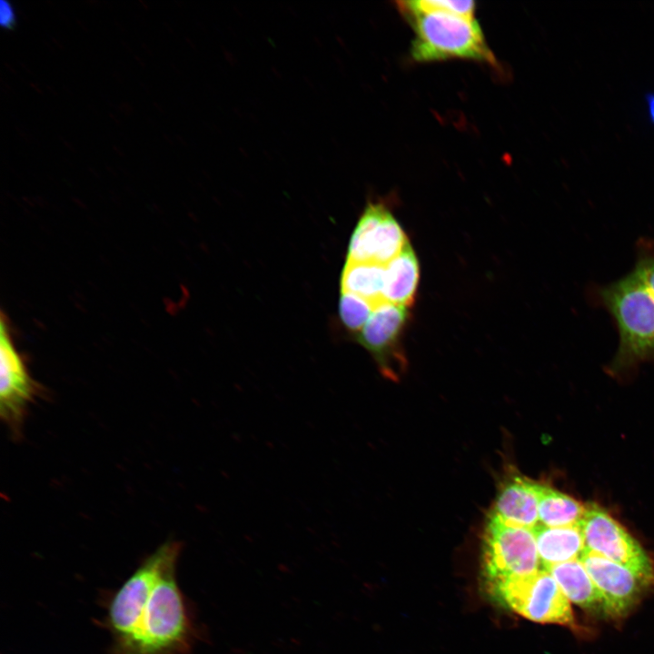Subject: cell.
<instances>
[{
    "label": "cell",
    "mask_w": 654,
    "mask_h": 654,
    "mask_svg": "<svg viewBox=\"0 0 654 654\" xmlns=\"http://www.w3.org/2000/svg\"><path fill=\"white\" fill-rule=\"evenodd\" d=\"M182 544L168 540L149 555L110 600L112 654H189L199 638L176 580Z\"/></svg>",
    "instance_id": "1"
},
{
    "label": "cell",
    "mask_w": 654,
    "mask_h": 654,
    "mask_svg": "<svg viewBox=\"0 0 654 654\" xmlns=\"http://www.w3.org/2000/svg\"><path fill=\"white\" fill-rule=\"evenodd\" d=\"M619 333L616 369L654 361V295L631 272L600 291Z\"/></svg>",
    "instance_id": "2"
},
{
    "label": "cell",
    "mask_w": 654,
    "mask_h": 654,
    "mask_svg": "<svg viewBox=\"0 0 654 654\" xmlns=\"http://www.w3.org/2000/svg\"><path fill=\"white\" fill-rule=\"evenodd\" d=\"M401 12L414 32L411 54L415 61L461 58L495 65V56L475 19L443 13Z\"/></svg>",
    "instance_id": "3"
},
{
    "label": "cell",
    "mask_w": 654,
    "mask_h": 654,
    "mask_svg": "<svg viewBox=\"0 0 654 654\" xmlns=\"http://www.w3.org/2000/svg\"><path fill=\"white\" fill-rule=\"evenodd\" d=\"M494 600L539 623L575 627L570 601L550 573L544 570L486 582Z\"/></svg>",
    "instance_id": "4"
},
{
    "label": "cell",
    "mask_w": 654,
    "mask_h": 654,
    "mask_svg": "<svg viewBox=\"0 0 654 654\" xmlns=\"http://www.w3.org/2000/svg\"><path fill=\"white\" fill-rule=\"evenodd\" d=\"M481 566L485 582L541 569L533 529L507 523L490 511L482 536Z\"/></svg>",
    "instance_id": "5"
},
{
    "label": "cell",
    "mask_w": 654,
    "mask_h": 654,
    "mask_svg": "<svg viewBox=\"0 0 654 654\" xmlns=\"http://www.w3.org/2000/svg\"><path fill=\"white\" fill-rule=\"evenodd\" d=\"M579 526L583 535L585 550L627 568L642 584L653 581V566L645 550L601 507L595 503H587Z\"/></svg>",
    "instance_id": "6"
},
{
    "label": "cell",
    "mask_w": 654,
    "mask_h": 654,
    "mask_svg": "<svg viewBox=\"0 0 654 654\" xmlns=\"http://www.w3.org/2000/svg\"><path fill=\"white\" fill-rule=\"evenodd\" d=\"M0 415L15 438L22 435L29 406L41 387L30 375L23 356L15 348L4 314L0 323Z\"/></svg>",
    "instance_id": "7"
},
{
    "label": "cell",
    "mask_w": 654,
    "mask_h": 654,
    "mask_svg": "<svg viewBox=\"0 0 654 654\" xmlns=\"http://www.w3.org/2000/svg\"><path fill=\"white\" fill-rule=\"evenodd\" d=\"M409 243L391 213L382 203H369L348 248V262L388 264Z\"/></svg>",
    "instance_id": "8"
},
{
    "label": "cell",
    "mask_w": 654,
    "mask_h": 654,
    "mask_svg": "<svg viewBox=\"0 0 654 654\" xmlns=\"http://www.w3.org/2000/svg\"><path fill=\"white\" fill-rule=\"evenodd\" d=\"M407 307L383 302L375 306L358 333L359 342L375 359L384 377L396 380L405 370L401 337L408 320Z\"/></svg>",
    "instance_id": "9"
},
{
    "label": "cell",
    "mask_w": 654,
    "mask_h": 654,
    "mask_svg": "<svg viewBox=\"0 0 654 654\" xmlns=\"http://www.w3.org/2000/svg\"><path fill=\"white\" fill-rule=\"evenodd\" d=\"M602 600V609L613 618L626 615L639 596L640 580L627 568L585 550L580 558Z\"/></svg>",
    "instance_id": "10"
},
{
    "label": "cell",
    "mask_w": 654,
    "mask_h": 654,
    "mask_svg": "<svg viewBox=\"0 0 654 654\" xmlns=\"http://www.w3.org/2000/svg\"><path fill=\"white\" fill-rule=\"evenodd\" d=\"M491 512L507 523L533 529L539 524L535 481L521 476L507 480L498 492Z\"/></svg>",
    "instance_id": "11"
},
{
    "label": "cell",
    "mask_w": 654,
    "mask_h": 654,
    "mask_svg": "<svg viewBox=\"0 0 654 654\" xmlns=\"http://www.w3.org/2000/svg\"><path fill=\"white\" fill-rule=\"evenodd\" d=\"M542 569L574 560H580L585 551L584 539L579 525L533 528Z\"/></svg>",
    "instance_id": "12"
},
{
    "label": "cell",
    "mask_w": 654,
    "mask_h": 654,
    "mask_svg": "<svg viewBox=\"0 0 654 654\" xmlns=\"http://www.w3.org/2000/svg\"><path fill=\"white\" fill-rule=\"evenodd\" d=\"M545 570L570 601L587 610H603L600 591L580 560L555 564Z\"/></svg>",
    "instance_id": "13"
},
{
    "label": "cell",
    "mask_w": 654,
    "mask_h": 654,
    "mask_svg": "<svg viewBox=\"0 0 654 654\" xmlns=\"http://www.w3.org/2000/svg\"><path fill=\"white\" fill-rule=\"evenodd\" d=\"M419 275L418 259L408 243L401 252L386 264L385 302L405 307L411 305Z\"/></svg>",
    "instance_id": "14"
},
{
    "label": "cell",
    "mask_w": 654,
    "mask_h": 654,
    "mask_svg": "<svg viewBox=\"0 0 654 654\" xmlns=\"http://www.w3.org/2000/svg\"><path fill=\"white\" fill-rule=\"evenodd\" d=\"M538 496L539 523L548 527L577 526L582 520L586 504L542 483L535 481Z\"/></svg>",
    "instance_id": "15"
},
{
    "label": "cell",
    "mask_w": 654,
    "mask_h": 654,
    "mask_svg": "<svg viewBox=\"0 0 654 654\" xmlns=\"http://www.w3.org/2000/svg\"><path fill=\"white\" fill-rule=\"evenodd\" d=\"M386 265L348 262L341 278L342 292L360 296L377 306L384 300Z\"/></svg>",
    "instance_id": "16"
},
{
    "label": "cell",
    "mask_w": 654,
    "mask_h": 654,
    "mask_svg": "<svg viewBox=\"0 0 654 654\" xmlns=\"http://www.w3.org/2000/svg\"><path fill=\"white\" fill-rule=\"evenodd\" d=\"M400 10L443 13L467 19H474L475 3L473 1L454 0H412L397 2Z\"/></svg>",
    "instance_id": "17"
},
{
    "label": "cell",
    "mask_w": 654,
    "mask_h": 654,
    "mask_svg": "<svg viewBox=\"0 0 654 654\" xmlns=\"http://www.w3.org/2000/svg\"><path fill=\"white\" fill-rule=\"evenodd\" d=\"M375 305L367 300L348 292H342L339 302L340 317L344 326L357 334L370 318Z\"/></svg>",
    "instance_id": "18"
},
{
    "label": "cell",
    "mask_w": 654,
    "mask_h": 654,
    "mask_svg": "<svg viewBox=\"0 0 654 654\" xmlns=\"http://www.w3.org/2000/svg\"><path fill=\"white\" fill-rule=\"evenodd\" d=\"M633 272L654 295V256L646 255L641 257L638 261Z\"/></svg>",
    "instance_id": "19"
},
{
    "label": "cell",
    "mask_w": 654,
    "mask_h": 654,
    "mask_svg": "<svg viewBox=\"0 0 654 654\" xmlns=\"http://www.w3.org/2000/svg\"><path fill=\"white\" fill-rule=\"evenodd\" d=\"M0 22H1V25L7 29L14 28V26L15 25V22H16L15 12L14 10V7L8 2H5V1L1 2Z\"/></svg>",
    "instance_id": "20"
},
{
    "label": "cell",
    "mask_w": 654,
    "mask_h": 654,
    "mask_svg": "<svg viewBox=\"0 0 654 654\" xmlns=\"http://www.w3.org/2000/svg\"><path fill=\"white\" fill-rule=\"evenodd\" d=\"M647 104L649 118L654 124V94H650L647 96Z\"/></svg>",
    "instance_id": "21"
}]
</instances>
